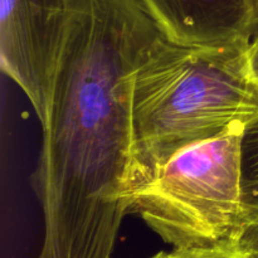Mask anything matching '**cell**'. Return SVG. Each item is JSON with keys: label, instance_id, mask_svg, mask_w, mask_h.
<instances>
[{"label": "cell", "instance_id": "8", "mask_svg": "<svg viewBox=\"0 0 258 258\" xmlns=\"http://www.w3.org/2000/svg\"><path fill=\"white\" fill-rule=\"evenodd\" d=\"M237 249L249 258H258V211L249 213L248 222L239 238Z\"/></svg>", "mask_w": 258, "mask_h": 258}, {"label": "cell", "instance_id": "10", "mask_svg": "<svg viewBox=\"0 0 258 258\" xmlns=\"http://www.w3.org/2000/svg\"><path fill=\"white\" fill-rule=\"evenodd\" d=\"M256 2V7H257V12H258V0H254Z\"/></svg>", "mask_w": 258, "mask_h": 258}, {"label": "cell", "instance_id": "3", "mask_svg": "<svg viewBox=\"0 0 258 258\" xmlns=\"http://www.w3.org/2000/svg\"><path fill=\"white\" fill-rule=\"evenodd\" d=\"M243 128L174 155L134 191L130 214L173 248H237L248 222L241 183Z\"/></svg>", "mask_w": 258, "mask_h": 258}, {"label": "cell", "instance_id": "6", "mask_svg": "<svg viewBox=\"0 0 258 258\" xmlns=\"http://www.w3.org/2000/svg\"><path fill=\"white\" fill-rule=\"evenodd\" d=\"M242 197L249 213L258 211V113L244 126L241 136Z\"/></svg>", "mask_w": 258, "mask_h": 258}, {"label": "cell", "instance_id": "5", "mask_svg": "<svg viewBox=\"0 0 258 258\" xmlns=\"http://www.w3.org/2000/svg\"><path fill=\"white\" fill-rule=\"evenodd\" d=\"M168 40L207 47L251 43L258 32L254 0H139Z\"/></svg>", "mask_w": 258, "mask_h": 258}, {"label": "cell", "instance_id": "2", "mask_svg": "<svg viewBox=\"0 0 258 258\" xmlns=\"http://www.w3.org/2000/svg\"><path fill=\"white\" fill-rule=\"evenodd\" d=\"M248 45H183L161 33L154 40L134 81L138 188L178 153L246 126L257 115Z\"/></svg>", "mask_w": 258, "mask_h": 258}, {"label": "cell", "instance_id": "9", "mask_svg": "<svg viewBox=\"0 0 258 258\" xmlns=\"http://www.w3.org/2000/svg\"><path fill=\"white\" fill-rule=\"evenodd\" d=\"M247 57H248V66L252 78L258 86V32L249 43L248 49H247Z\"/></svg>", "mask_w": 258, "mask_h": 258}, {"label": "cell", "instance_id": "4", "mask_svg": "<svg viewBox=\"0 0 258 258\" xmlns=\"http://www.w3.org/2000/svg\"><path fill=\"white\" fill-rule=\"evenodd\" d=\"M71 0H0L2 68L45 121Z\"/></svg>", "mask_w": 258, "mask_h": 258}, {"label": "cell", "instance_id": "7", "mask_svg": "<svg viewBox=\"0 0 258 258\" xmlns=\"http://www.w3.org/2000/svg\"><path fill=\"white\" fill-rule=\"evenodd\" d=\"M151 258H249L237 248L211 249H179L170 252H159Z\"/></svg>", "mask_w": 258, "mask_h": 258}, {"label": "cell", "instance_id": "1", "mask_svg": "<svg viewBox=\"0 0 258 258\" xmlns=\"http://www.w3.org/2000/svg\"><path fill=\"white\" fill-rule=\"evenodd\" d=\"M159 34L139 0H71L32 176L38 258H111L138 188L134 81Z\"/></svg>", "mask_w": 258, "mask_h": 258}]
</instances>
